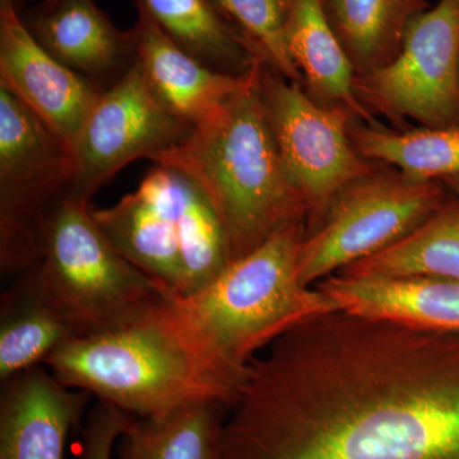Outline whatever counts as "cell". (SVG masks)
<instances>
[{"instance_id":"1","label":"cell","mask_w":459,"mask_h":459,"mask_svg":"<svg viewBox=\"0 0 459 459\" xmlns=\"http://www.w3.org/2000/svg\"><path fill=\"white\" fill-rule=\"evenodd\" d=\"M219 459H459V334L346 310L247 367Z\"/></svg>"},{"instance_id":"2","label":"cell","mask_w":459,"mask_h":459,"mask_svg":"<svg viewBox=\"0 0 459 459\" xmlns=\"http://www.w3.org/2000/svg\"><path fill=\"white\" fill-rule=\"evenodd\" d=\"M264 63L177 147L152 162L183 172L210 199L228 237L231 262L291 223H307L303 195L281 157L262 91Z\"/></svg>"},{"instance_id":"3","label":"cell","mask_w":459,"mask_h":459,"mask_svg":"<svg viewBox=\"0 0 459 459\" xmlns=\"http://www.w3.org/2000/svg\"><path fill=\"white\" fill-rule=\"evenodd\" d=\"M307 232V223L285 226L198 291L169 299L190 343L232 385L238 386L256 356L290 329L340 309L298 279Z\"/></svg>"},{"instance_id":"4","label":"cell","mask_w":459,"mask_h":459,"mask_svg":"<svg viewBox=\"0 0 459 459\" xmlns=\"http://www.w3.org/2000/svg\"><path fill=\"white\" fill-rule=\"evenodd\" d=\"M169 298L122 325L72 338L44 367L65 386L135 418H162L189 404L230 407L238 386L190 343Z\"/></svg>"},{"instance_id":"5","label":"cell","mask_w":459,"mask_h":459,"mask_svg":"<svg viewBox=\"0 0 459 459\" xmlns=\"http://www.w3.org/2000/svg\"><path fill=\"white\" fill-rule=\"evenodd\" d=\"M32 271L77 337L122 325L174 296L115 249L89 202L69 195L45 220L40 258Z\"/></svg>"},{"instance_id":"6","label":"cell","mask_w":459,"mask_h":459,"mask_svg":"<svg viewBox=\"0 0 459 459\" xmlns=\"http://www.w3.org/2000/svg\"><path fill=\"white\" fill-rule=\"evenodd\" d=\"M74 150L0 83V268L21 276L40 258L51 208L71 189Z\"/></svg>"},{"instance_id":"7","label":"cell","mask_w":459,"mask_h":459,"mask_svg":"<svg viewBox=\"0 0 459 459\" xmlns=\"http://www.w3.org/2000/svg\"><path fill=\"white\" fill-rule=\"evenodd\" d=\"M446 204L440 181L374 171L355 181L305 235L298 261L301 285L314 287L406 237Z\"/></svg>"},{"instance_id":"8","label":"cell","mask_w":459,"mask_h":459,"mask_svg":"<svg viewBox=\"0 0 459 459\" xmlns=\"http://www.w3.org/2000/svg\"><path fill=\"white\" fill-rule=\"evenodd\" d=\"M262 91L283 164L307 204L309 230L341 192L377 166L356 150L350 128L355 117L346 108L323 107L300 83L265 65Z\"/></svg>"},{"instance_id":"9","label":"cell","mask_w":459,"mask_h":459,"mask_svg":"<svg viewBox=\"0 0 459 459\" xmlns=\"http://www.w3.org/2000/svg\"><path fill=\"white\" fill-rule=\"evenodd\" d=\"M355 91L368 110L427 128L459 124V0H439L411 20L397 56L358 75Z\"/></svg>"},{"instance_id":"10","label":"cell","mask_w":459,"mask_h":459,"mask_svg":"<svg viewBox=\"0 0 459 459\" xmlns=\"http://www.w3.org/2000/svg\"><path fill=\"white\" fill-rule=\"evenodd\" d=\"M195 126L172 115L148 86L140 65L102 91L74 142L75 175L66 195L91 202L124 166L177 147Z\"/></svg>"},{"instance_id":"11","label":"cell","mask_w":459,"mask_h":459,"mask_svg":"<svg viewBox=\"0 0 459 459\" xmlns=\"http://www.w3.org/2000/svg\"><path fill=\"white\" fill-rule=\"evenodd\" d=\"M0 83L72 150L84 117L102 92L35 40L13 0H0Z\"/></svg>"},{"instance_id":"12","label":"cell","mask_w":459,"mask_h":459,"mask_svg":"<svg viewBox=\"0 0 459 459\" xmlns=\"http://www.w3.org/2000/svg\"><path fill=\"white\" fill-rule=\"evenodd\" d=\"M20 13L51 56L100 90L113 86L137 62L133 29H117L95 0H39Z\"/></svg>"},{"instance_id":"13","label":"cell","mask_w":459,"mask_h":459,"mask_svg":"<svg viewBox=\"0 0 459 459\" xmlns=\"http://www.w3.org/2000/svg\"><path fill=\"white\" fill-rule=\"evenodd\" d=\"M90 397L60 383L44 365L2 383L0 459H65L69 433Z\"/></svg>"},{"instance_id":"14","label":"cell","mask_w":459,"mask_h":459,"mask_svg":"<svg viewBox=\"0 0 459 459\" xmlns=\"http://www.w3.org/2000/svg\"><path fill=\"white\" fill-rule=\"evenodd\" d=\"M93 219L115 249L135 267L170 292L184 290L179 232L169 198L165 168L157 165L140 188L104 210H92Z\"/></svg>"},{"instance_id":"15","label":"cell","mask_w":459,"mask_h":459,"mask_svg":"<svg viewBox=\"0 0 459 459\" xmlns=\"http://www.w3.org/2000/svg\"><path fill=\"white\" fill-rule=\"evenodd\" d=\"M138 11V9H137ZM140 65L148 86L166 108L190 126L207 120L246 84L249 71H214L169 38L152 18L138 11L133 26Z\"/></svg>"},{"instance_id":"16","label":"cell","mask_w":459,"mask_h":459,"mask_svg":"<svg viewBox=\"0 0 459 459\" xmlns=\"http://www.w3.org/2000/svg\"><path fill=\"white\" fill-rule=\"evenodd\" d=\"M341 310L459 334V282L333 274L314 286Z\"/></svg>"},{"instance_id":"17","label":"cell","mask_w":459,"mask_h":459,"mask_svg":"<svg viewBox=\"0 0 459 459\" xmlns=\"http://www.w3.org/2000/svg\"><path fill=\"white\" fill-rule=\"evenodd\" d=\"M287 48L314 101L346 108L353 117L377 126L356 95L355 68L329 22L322 0H295L287 27Z\"/></svg>"},{"instance_id":"18","label":"cell","mask_w":459,"mask_h":459,"mask_svg":"<svg viewBox=\"0 0 459 459\" xmlns=\"http://www.w3.org/2000/svg\"><path fill=\"white\" fill-rule=\"evenodd\" d=\"M74 337L33 271L16 277L0 301V382L44 365L51 353Z\"/></svg>"},{"instance_id":"19","label":"cell","mask_w":459,"mask_h":459,"mask_svg":"<svg viewBox=\"0 0 459 459\" xmlns=\"http://www.w3.org/2000/svg\"><path fill=\"white\" fill-rule=\"evenodd\" d=\"M336 274L459 282V201L444 204L406 237Z\"/></svg>"},{"instance_id":"20","label":"cell","mask_w":459,"mask_h":459,"mask_svg":"<svg viewBox=\"0 0 459 459\" xmlns=\"http://www.w3.org/2000/svg\"><path fill=\"white\" fill-rule=\"evenodd\" d=\"M356 77L382 68L401 49L407 26L428 0H322Z\"/></svg>"},{"instance_id":"21","label":"cell","mask_w":459,"mask_h":459,"mask_svg":"<svg viewBox=\"0 0 459 459\" xmlns=\"http://www.w3.org/2000/svg\"><path fill=\"white\" fill-rule=\"evenodd\" d=\"M229 407L204 402L162 418L132 416L117 442L119 459H219Z\"/></svg>"},{"instance_id":"22","label":"cell","mask_w":459,"mask_h":459,"mask_svg":"<svg viewBox=\"0 0 459 459\" xmlns=\"http://www.w3.org/2000/svg\"><path fill=\"white\" fill-rule=\"evenodd\" d=\"M181 49L214 71L243 74L256 62L210 0H134Z\"/></svg>"},{"instance_id":"23","label":"cell","mask_w":459,"mask_h":459,"mask_svg":"<svg viewBox=\"0 0 459 459\" xmlns=\"http://www.w3.org/2000/svg\"><path fill=\"white\" fill-rule=\"evenodd\" d=\"M165 171L179 232L184 270L180 296H186L212 282L231 263V253L221 220L201 186L183 172L169 168Z\"/></svg>"},{"instance_id":"24","label":"cell","mask_w":459,"mask_h":459,"mask_svg":"<svg viewBox=\"0 0 459 459\" xmlns=\"http://www.w3.org/2000/svg\"><path fill=\"white\" fill-rule=\"evenodd\" d=\"M351 137L365 160L394 166L410 179L444 181L459 177V124L403 132L359 126L351 129Z\"/></svg>"},{"instance_id":"25","label":"cell","mask_w":459,"mask_h":459,"mask_svg":"<svg viewBox=\"0 0 459 459\" xmlns=\"http://www.w3.org/2000/svg\"><path fill=\"white\" fill-rule=\"evenodd\" d=\"M250 53L287 80L300 83L287 48V27L295 0H210Z\"/></svg>"},{"instance_id":"26","label":"cell","mask_w":459,"mask_h":459,"mask_svg":"<svg viewBox=\"0 0 459 459\" xmlns=\"http://www.w3.org/2000/svg\"><path fill=\"white\" fill-rule=\"evenodd\" d=\"M131 420L132 415L117 409L113 404L99 401L90 411L83 427L78 459H111L115 446Z\"/></svg>"},{"instance_id":"27","label":"cell","mask_w":459,"mask_h":459,"mask_svg":"<svg viewBox=\"0 0 459 459\" xmlns=\"http://www.w3.org/2000/svg\"><path fill=\"white\" fill-rule=\"evenodd\" d=\"M442 183L446 184L448 188H451L455 195L459 198V177L451 178V179H446L442 181Z\"/></svg>"},{"instance_id":"28","label":"cell","mask_w":459,"mask_h":459,"mask_svg":"<svg viewBox=\"0 0 459 459\" xmlns=\"http://www.w3.org/2000/svg\"><path fill=\"white\" fill-rule=\"evenodd\" d=\"M13 2L14 4H16L18 11L21 12L23 11V9L30 7V5L35 4L39 0H13Z\"/></svg>"}]
</instances>
